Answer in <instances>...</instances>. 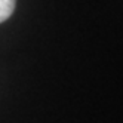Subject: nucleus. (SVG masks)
<instances>
[{
  "label": "nucleus",
  "mask_w": 123,
  "mask_h": 123,
  "mask_svg": "<svg viewBox=\"0 0 123 123\" xmlns=\"http://www.w3.org/2000/svg\"><path fill=\"white\" fill-rule=\"evenodd\" d=\"M16 0H0V22H5L15 11Z\"/></svg>",
  "instance_id": "obj_1"
}]
</instances>
